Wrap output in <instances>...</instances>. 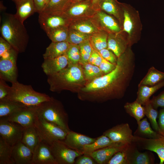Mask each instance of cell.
I'll list each match as a JSON object with an SVG mask.
<instances>
[{"label":"cell","mask_w":164,"mask_h":164,"mask_svg":"<svg viewBox=\"0 0 164 164\" xmlns=\"http://www.w3.org/2000/svg\"><path fill=\"white\" fill-rule=\"evenodd\" d=\"M135 56L131 47L117 58L115 68L111 72L87 84L77 93L82 101L102 103L123 97L135 68Z\"/></svg>","instance_id":"1"},{"label":"cell","mask_w":164,"mask_h":164,"mask_svg":"<svg viewBox=\"0 0 164 164\" xmlns=\"http://www.w3.org/2000/svg\"><path fill=\"white\" fill-rule=\"evenodd\" d=\"M47 77L49 90L53 92L60 93L67 90L77 93L87 83L79 63L68 64L57 73Z\"/></svg>","instance_id":"2"},{"label":"cell","mask_w":164,"mask_h":164,"mask_svg":"<svg viewBox=\"0 0 164 164\" xmlns=\"http://www.w3.org/2000/svg\"><path fill=\"white\" fill-rule=\"evenodd\" d=\"M2 36L18 53L25 52L27 46L29 36L23 23L15 14L4 13L0 26Z\"/></svg>","instance_id":"3"},{"label":"cell","mask_w":164,"mask_h":164,"mask_svg":"<svg viewBox=\"0 0 164 164\" xmlns=\"http://www.w3.org/2000/svg\"><path fill=\"white\" fill-rule=\"evenodd\" d=\"M37 115L55 124L68 132V115L62 102L51 97L50 99L36 106Z\"/></svg>","instance_id":"4"},{"label":"cell","mask_w":164,"mask_h":164,"mask_svg":"<svg viewBox=\"0 0 164 164\" xmlns=\"http://www.w3.org/2000/svg\"><path fill=\"white\" fill-rule=\"evenodd\" d=\"M123 13L122 30L126 36L129 47L140 40L142 25L139 12L131 5L121 3Z\"/></svg>","instance_id":"5"},{"label":"cell","mask_w":164,"mask_h":164,"mask_svg":"<svg viewBox=\"0 0 164 164\" xmlns=\"http://www.w3.org/2000/svg\"><path fill=\"white\" fill-rule=\"evenodd\" d=\"M7 98L27 106H35L49 100L51 97L35 91L31 85H24L17 81L12 83Z\"/></svg>","instance_id":"6"},{"label":"cell","mask_w":164,"mask_h":164,"mask_svg":"<svg viewBox=\"0 0 164 164\" xmlns=\"http://www.w3.org/2000/svg\"><path fill=\"white\" fill-rule=\"evenodd\" d=\"M35 127L41 140L50 145L55 141L64 140L67 132L37 115Z\"/></svg>","instance_id":"7"},{"label":"cell","mask_w":164,"mask_h":164,"mask_svg":"<svg viewBox=\"0 0 164 164\" xmlns=\"http://www.w3.org/2000/svg\"><path fill=\"white\" fill-rule=\"evenodd\" d=\"M96 11L93 8L91 0L77 2L70 1L59 15L72 20L84 18H91Z\"/></svg>","instance_id":"8"},{"label":"cell","mask_w":164,"mask_h":164,"mask_svg":"<svg viewBox=\"0 0 164 164\" xmlns=\"http://www.w3.org/2000/svg\"><path fill=\"white\" fill-rule=\"evenodd\" d=\"M56 164H73L76 159L84 153L72 149L61 141L54 142L50 145Z\"/></svg>","instance_id":"9"},{"label":"cell","mask_w":164,"mask_h":164,"mask_svg":"<svg viewBox=\"0 0 164 164\" xmlns=\"http://www.w3.org/2000/svg\"><path fill=\"white\" fill-rule=\"evenodd\" d=\"M24 129L17 123L0 118V136L12 146L21 141Z\"/></svg>","instance_id":"10"},{"label":"cell","mask_w":164,"mask_h":164,"mask_svg":"<svg viewBox=\"0 0 164 164\" xmlns=\"http://www.w3.org/2000/svg\"><path fill=\"white\" fill-rule=\"evenodd\" d=\"M18 53L12 48L9 54L0 59V78L11 83L17 81L16 61Z\"/></svg>","instance_id":"11"},{"label":"cell","mask_w":164,"mask_h":164,"mask_svg":"<svg viewBox=\"0 0 164 164\" xmlns=\"http://www.w3.org/2000/svg\"><path fill=\"white\" fill-rule=\"evenodd\" d=\"M91 19L99 30L104 31L108 34L119 33L122 30L118 21L102 10L96 11Z\"/></svg>","instance_id":"12"},{"label":"cell","mask_w":164,"mask_h":164,"mask_svg":"<svg viewBox=\"0 0 164 164\" xmlns=\"http://www.w3.org/2000/svg\"><path fill=\"white\" fill-rule=\"evenodd\" d=\"M103 135L109 138L114 142L129 145L133 143L134 136L127 123L117 125L105 131Z\"/></svg>","instance_id":"13"},{"label":"cell","mask_w":164,"mask_h":164,"mask_svg":"<svg viewBox=\"0 0 164 164\" xmlns=\"http://www.w3.org/2000/svg\"><path fill=\"white\" fill-rule=\"evenodd\" d=\"M37 106H26L9 116L3 118L18 123L24 128L35 126L37 116Z\"/></svg>","instance_id":"14"},{"label":"cell","mask_w":164,"mask_h":164,"mask_svg":"<svg viewBox=\"0 0 164 164\" xmlns=\"http://www.w3.org/2000/svg\"><path fill=\"white\" fill-rule=\"evenodd\" d=\"M133 143L143 149L156 153L160 159V164L164 163V136L156 138H147L134 136Z\"/></svg>","instance_id":"15"},{"label":"cell","mask_w":164,"mask_h":164,"mask_svg":"<svg viewBox=\"0 0 164 164\" xmlns=\"http://www.w3.org/2000/svg\"><path fill=\"white\" fill-rule=\"evenodd\" d=\"M38 21L42 28L46 33L50 30L57 27L69 26L71 20L60 15L42 12L39 14Z\"/></svg>","instance_id":"16"},{"label":"cell","mask_w":164,"mask_h":164,"mask_svg":"<svg viewBox=\"0 0 164 164\" xmlns=\"http://www.w3.org/2000/svg\"><path fill=\"white\" fill-rule=\"evenodd\" d=\"M96 139L70 130L65 139L61 141L70 148L83 153L84 146L92 143Z\"/></svg>","instance_id":"17"},{"label":"cell","mask_w":164,"mask_h":164,"mask_svg":"<svg viewBox=\"0 0 164 164\" xmlns=\"http://www.w3.org/2000/svg\"><path fill=\"white\" fill-rule=\"evenodd\" d=\"M129 145L116 142L94 152L89 155L99 164H107L110 159L118 151Z\"/></svg>","instance_id":"18"},{"label":"cell","mask_w":164,"mask_h":164,"mask_svg":"<svg viewBox=\"0 0 164 164\" xmlns=\"http://www.w3.org/2000/svg\"><path fill=\"white\" fill-rule=\"evenodd\" d=\"M33 153L21 141L12 146V159L13 164H32Z\"/></svg>","instance_id":"19"},{"label":"cell","mask_w":164,"mask_h":164,"mask_svg":"<svg viewBox=\"0 0 164 164\" xmlns=\"http://www.w3.org/2000/svg\"><path fill=\"white\" fill-rule=\"evenodd\" d=\"M128 47L127 37L123 33L108 34L107 48L112 51L117 58L124 53Z\"/></svg>","instance_id":"20"},{"label":"cell","mask_w":164,"mask_h":164,"mask_svg":"<svg viewBox=\"0 0 164 164\" xmlns=\"http://www.w3.org/2000/svg\"><path fill=\"white\" fill-rule=\"evenodd\" d=\"M32 164H56L50 145L40 140L33 152Z\"/></svg>","instance_id":"21"},{"label":"cell","mask_w":164,"mask_h":164,"mask_svg":"<svg viewBox=\"0 0 164 164\" xmlns=\"http://www.w3.org/2000/svg\"><path fill=\"white\" fill-rule=\"evenodd\" d=\"M68 61L66 54L53 58L44 59L41 67L47 76L55 74L66 67Z\"/></svg>","instance_id":"22"},{"label":"cell","mask_w":164,"mask_h":164,"mask_svg":"<svg viewBox=\"0 0 164 164\" xmlns=\"http://www.w3.org/2000/svg\"><path fill=\"white\" fill-rule=\"evenodd\" d=\"M70 29L91 35L99 30L91 18H84L71 20L69 25Z\"/></svg>","instance_id":"23"},{"label":"cell","mask_w":164,"mask_h":164,"mask_svg":"<svg viewBox=\"0 0 164 164\" xmlns=\"http://www.w3.org/2000/svg\"><path fill=\"white\" fill-rule=\"evenodd\" d=\"M15 3L16 12L15 15L23 23L27 18L36 12L33 0H20Z\"/></svg>","instance_id":"24"},{"label":"cell","mask_w":164,"mask_h":164,"mask_svg":"<svg viewBox=\"0 0 164 164\" xmlns=\"http://www.w3.org/2000/svg\"><path fill=\"white\" fill-rule=\"evenodd\" d=\"M100 9L115 18L121 27L123 13L121 2L117 0H104L101 5Z\"/></svg>","instance_id":"25"},{"label":"cell","mask_w":164,"mask_h":164,"mask_svg":"<svg viewBox=\"0 0 164 164\" xmlns=\"http://www.w3.org/2000/svg\"><path fill=\"white\" fill-rule=\"evenodd\" d=\"M131 144L129 147L128 160L129 164H151L154 163L152 154L148 152H140Z\"/></svg>","instance_id":"26"},{"label":"cell","mask_w":164,"mask_h":164,"mask_svg":"<svg viewBox=\"0 0 164 164\" xmlns=\"http://www.w3.org/2000/svg\"><path fill=\"white\" fill-rule=\"evenodd\" d=\"M70 44L67 41L52 43L43 54L44 59L53 58L66 54Z\"/></svg>","instance_id":"27"},{"label":"cell","mask_w":164,"mask_h":164,"mask_svg":"<svg viewBox=\"0 0 164 164\" xmlns=\"http://www.w3.org/2000/svg\"><path fill=\"white\" fill-rule=\"evenodd\" d=\"M164 86V80L153 86H138L136 100L141 105H144L150 100V97L153 94Z\"/></svg>","instance_id":"28"},{"label":"cell","mask_w":164,"mask_h":164,"mask_svg":"<svg viewBox=\"0 0 164 164\" xmlns=\"http://www.w3.org/2000/svg\"><path fill=\"white\" fill-rule=\"evenodd\" d=\"M40 139L35 126L24 128L21 140L33 153Z\"/></svg>","instance_id":"29"},{"label":"cell","mask_w":164,"mask_h":164,"mask_svg":"<svg viewBox=\"0 0 164 164\" xmlns=\"http://www.w3.org/2000/svg\"><path fill=\"white\" fill-rule=\"evenodd\" d=\"M26 106L8 98L0 100V118L7 117Z\"/></svg>","instance_id":"30"},{"label":"cell","mask_w":164,"mask_h":164,"mask_svg":"<svg viewBox=\"0 0 164 164\" xmlns=\"http://www.w3.org/2000/svg\"><path fill=\"white\" fill-rule=\"evenodd\" d=\"M108 35V32L101 30L90 35L89 41L93 49L98 52L107 48Z\"/></svg>","instance_id":"31"},{"label":"cell","mask_w":164,"mask_h":164,"mask_svg":"<svg viewBox=\"0 0 164 164\" xmlns=\"http://www.w3.org/2000/svg\"><path fill=\"white\" fill-rule=\"evenodd\" d=\"M137 124L138 126L134 133L135 136L154 138H158L161 135L152 129L146 118L142 119Z\"/></svg>","instance_id":"32"},{"label":"cell","mask_w":164,"mask_h":164,"mask_svg":"<svg viewBox=\"0 0 164 164\" xmlns=\"http://www.w3.org/2000/svg\"><path fill=\"white\" fill-rule=\"evenodd\" d=\"M164 80V73L159 71L152 67L149 70L148 73L140 81L138 86L145 85L153 86Z\"/></svg>","instance_id":"33"},{"label":"cell","mask_w":164,"mask_h":164,"mask_svg":"<svg viewBox=\"0 0 164 164\" xmlns=\"http://www.w3.org/2000/svg\"><path fill=\"white\" fill-rule=\"evenodd\" d=\"M114 143L107 136L102 135L96 138L92 143L85 145L84 147L83 153L89 154L96 150L111 145Z\"/></svg>","instance_id":"34"},{"label":"cell","mask_w":164,"mask_h":164,"mask_svg":"<svg viewBox=\"0 0 164 164\" xmlns=\"http://www.w3.org/2000/svg\"><path fill=\"white\" fill-rule=\"evenodd\" d=\"M124 108L126 112L136 120L137 123L145 116L144 107L136 100L132 102H127Z\"/></svg>","instance_id":"35"},{"label":"cell","mask_w":164,"mask_h":164,"mask_svg":"<svg viewBox=\"0 0 164 164\" xmlns=\"http://www.w3.org/2000/svg\"><path fill=\"white\" fill-rule=\"evenodd\" d=\"M68 26H64L51 29L46 33L52 42L67 41L69 36Z\"/></svg>","instance_id":"36"},{"label":"cell","mask_w":164,"mask_h":164,"mask_svg":"<svg viewBox=\"0 0 164 164\" xmlns=\"http://www.w3.org/2000/svg\"><path fill=\"white\" fill-rule=\"evenodd\" d=\"M81 65L87 84L104 75L99 67L88 63Z\"/></svg>","instance_id":"37"},{"label":"cell","mask_w":164,"mask_h":164,"mask_svg":"<svg viewBox=\"0 0 164 164\" xmlns=\"http://www.w3.org/2000/svg\"><path fill=\"white\" fill-rule=\"evenodd\" d=\"M70 2V0H50L43 12L59 15Z\"/></svg>","instance_id":"38"},{"label":"cell","mask_w":164,"mask_h":164,"mask_svg":"<svg viewBox=\"0 0 164 164\" xmlns=\"http://www.w3.org/2000/svg\"><path fill=\"white\" fill-rule=\"evenodd\" d=\"M12 146L0 136V164H13L12 159Z\"/></svg>","instance_id":"39"},{"label":"cell","mask_w":164,"mask_h":164,"mask_svg":"<svg viewBox=\"0 0 164 164\" xmlns=\"http://www.w3.org/2000/svg\"><path fill=\"white\" fill-rule=\"evenodd\" d=\"M150 100L145 104L144 107L145 115L149 119L153 129L160 134V130L157 121L158 112L156 109L152 106Z\"/></svg>","instance_id":"40"},{"label":"cell","mask_w":164,"mask_h":164,"mask_svg":"<svg viewBox=\"0 0 164 164\" xmlns=\"http://www.w3.org/2000/svg\"><path fill=\"white\" fill-rule=\"evenodd\" d=\"M130 145L114 154L107 164H129L128 160L129 148Z\"/></svg>","instance_id":"41"},{"label":"cell","mask_w":164,"mask_h":164,"mask_svg":"<svg viewBox=\"0 0 164 164\" xmlns=\"http://www.w3.org/2000/svg\"><path fill=\"white\" fill-rule=\"evenodd\" d=\"M90 35L75 30L70 29L67 42L70 44L79 45L89 40Z\"/></svg>","instance_id":"42"},{"label":"cell","mask_w":164,"mask_h":164,"mask_svg":"<svg viewBox=\"0 0 164 164\" xmlns=\"http://www.w3.org/2000/svg\"><path fill=\"white\" fill-rule=\"evenodd\" d=\"M78 45L81 55V59L79 63L82 65L88 63L93 50L89 40L84 41Z\"/></svg>","instance_id":"43"},{"label":"cell","mask_w":164,"mask_h":164,"mask_svg":"<svg viewBox=\"0 0 164 164\" xmlns=\"http://www.w3.org/2000/svg\"><path fill=\"white\" fill-rule=\"evenodd\" d=\"M66 55L68 59V64L79 63L81 55L79 45L70 44Z\"/></svg>","instance_id":"44"},{"label":"cell","mask_w":164,"mask_h":164,"mask_svg":"<svg viewBox=\"0 0 164 164\" xmlns=\"http://www.w3.org/2000/svg\"><path fill=\"white\" fill-rule=\"evenodd\" d=\"M104 58L110 62L116 65L117 57L114 54L107 48L103 49L97 52Z\"/></svg>","instance_id":"45"},{"label":"cell","mask_w":164,"mask_h":164,"mask_svg":"<svg viewBox=\"0 0 164 164\" xmlns=\"http://www.w3.org/2000/svg\"><path fill=\"white\" fill-rule=\"evenodd\" d=\"M13 48L10 44L2 37L0 38V57H7Z\"/></svg>","instance_id":"46"},{"label":"cell","mask_w":164,"mask_h":164,"mask_svg":"<svg viewBox=\"0 0 164 164\" xmlns=\"http://www.w3.org/2000/svg\"><path fill=\"white\" fill-rule=\"evenodd\" d=\"M116 66V65L110 62L102 57V60L99 67L104 75L112 71Z\"/></svg>","instance_id":"47"},{"label":"cell","mask_w":164,"mask_h":164,"mask_svg":"<svg viewBox=\"0 0 164 164\" xmlns=\"http://www.w3.org/2000/svg\"><path fill=\"white\" fill-rule=\"evenodd\" d=\"M75 164H97L95 160L89 154L84 153L75 159Z\"/></svg>","instance_id":"48"},{"label":"cell","mask_w":164,"mask_h":164,"mask_svg":"<svg viewBox=\"0 0 164 164\" xmlns=\"http://www.w3.org/2000/svg\"><path fill=\"white\" fill-rule=\"evenodd\" d=\"M150 101L155 109H157L159 107L164 108V91L158 95L154 97Z\"/></svg>","instance_id":"49"},{"label":"cell","mask_w":164,"mask_h":164,"mask_svg":"<svg viewBox=\"0 0 164 164\" xmlns=\"http://www.w3.org/2000/svg\"><path fill=\"white\" fill-rule=\"evenodd\" d=\"M102 60V57L100 54L93 49L88 60V63L99 67Z\"/></svg>","instance_id":"50"},{"label":"cell","mask_w":164,"mask_h":164,"mask_svg":"<svg viewBox=\"0 0 164 164\" xmlns=\"http://www.w3.org/2000/svg\"><path fill=\"white\" fill-rule=\"evenodd\" d=\"M5 80L0 78V100L7 98L10 87Z\"/></svg>","instance_id":"51"},{"label":"cell","mask_w":164,"mask_h":164,"mask_svg":"<svg viewBox=\"0 0 164 164\" xmlns=\"http://www.w3.org/2000/svg\"><path fill=\"white\" fill-rule=\"evenodd\" d=\"M158 124L160 130V134L164 136V108L160 110Z\"/></svg>","instance_id":"52"},{"label":"cell","mask_w":164,"mask_h":164,"mask_svg":"<svg viewBox=\"0 0 164 164\" xmlns=\"http://www.w3.org/2000/svg\"><path fill=\"white\" fill-rule=\"evenodd\" d=\"M36 12L39 14L42 12L46 6L45 0H33Z\"/></svg>","instance_id":"53"},{"label":"cell","mask_w":164,"mask_h":164,"mask_svg":"<svg viewBox=\"0 0 164 164\" xmlns=\"http://www.w3.org/2000/svg\"><path fill=\"white\" fill-rule=\"evenodd\" d=\"M104 0H91L93 8L96 11L100 10L101 5Z\"/></svg>","instance_id":"54"},{"label":"cell","mask_w":164,"mask_h":164,"mask_svg":"<svg viewBox=\"0 0 164 164\" xmlns=\"http://www.w3.org/2000/svg\"><path fill=\"white\" fill-rule=\"evenodd\" d=\"M86 0H73L71 2H79L82 1H84Z\"/></svg>","instance_id":"55"},{"label":"cell","mask_w":164,"mask_h":164,"mask_svg":"<svg viewBox=\"0 0 164 164\" xmlns=\"http://www.w3.org/2000/svg\"><path fill=\"white\" fill-rule=\"evenodd\" d=\"M50 0H45L46 5L48 3Z\"/></svg>","instance_id":"56"},{"label":"cell","mask_w":164,"mask_h":164,"mask_svg":"<svg viewBox=\"0 0 164 164\" xmlns=\"http://www.w3.org/2000/svg\"><path fill=\"white\" fill-rule=\"evenodd\" d=\"M12 1L14 2L15 3L17 2L18 1H19V0H11Z\"/></svg>","instance_id":"57"},{"label":"cell","mask_w":164,"mask_h":164,"mask_svg":"<svg viewBox=\"0 0 164 164\" xmlns=\"http://www.w3.org/2000/svg\"><path fill=\"white\" fill-rule=\"evenodd\" d=\"M73 0H70V1H73Z\"/></svg>","instance_id":"58"}]
</instances>
